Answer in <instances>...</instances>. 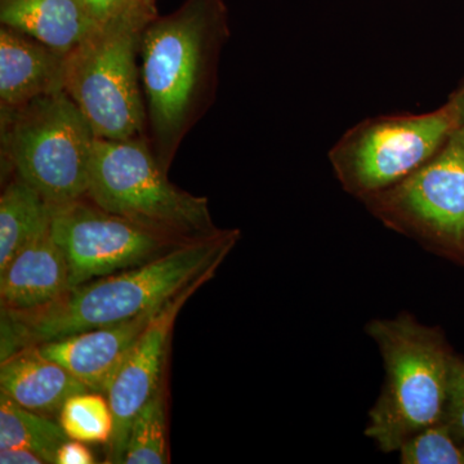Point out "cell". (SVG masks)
<instances>
[{"mask_svg":"<svg viewBox=\"0 0 464 464\" xmlns=\"http://www.w3.org/2000/svg\"><path fill=\"white\" fill-rule=\"evenodd\" d=\"M65 56L11 27H0V112L63 90Z\"/></svg>","mask_w":464,"mask_h":464,"instance_id":"7c38bea8","label":"cell"},{"mask_svg":"<svg viewBox=\"0 0 464 464\" xmlns=\"http://www.w3.org/2000/svg\"><path fill=\"white\" fill-rule=\"evenodd\" d=\"M124 464L169 463L164 386L139 411L130 426Z\"/></svg>","mask_w":464,"mask_h":464,"instance_id":"ac0fdd59","label":"cell"},{"mask_svg":"<svg viewBox=\"0 0 464 464\" xmlns=\"http://www.w3.org/2000/svg\"><path fill=\"white\" fill-rule=\"evenodd\" d=\"M450 99L456 102L458 110H459L460 119H462V124L464 125V82L457 92L451 94Z\"/></svg>","mask_w":464,"mask_h":464,"instance_id":"d4e9b609","label":"cell"},{"mask_svg":"<svg viewBox=\"0 0 464 464\" xmlns=\"http://www.w3.org/2000/svg\"><path fill=\"white\" fill-rule=\"evenodd\" d=\"M462 445H463V450H464V444H462Z\"/></svg>","mask_w":464,"mask_h":464,"instance_id":"484cf974","label":"cell"},{"mask_svg":"<svg viewBox=\"0 0 464 464\" xmlns=\"http://www.w3.org/2000/svg\"><path fill=\"white\" fill-rule=\"evenodd\" d=\"M366 333L380 350L386 378L365 435L383 453H395L415 433L444 420L454 353L439 328L411 314L372 320Z\"/></svg>","mask_w":464,"mask_h":464,"instance_id":"3957f363","label":"cell"},{"mask_svg":"<svg viewBox=\"0 0 464 464\" xmlns=\"http://www.w3.org/2000/svg\"><path fill=\"white\" fill-rule=\"evenodd\" d=\"M228 38L224 0H185L143 33L140 72L146 136L168 173L183 140L215 102Z\"/></svg>","mask_w":464,"mask_h":464,"instance_id":"7a4b0ae2","label":"cell"},{"mask_svg":"<svg viewBox=\"0 0 464 464\" xmlns=\"http://www.w3.org/2000/svg\"><path fill=\"white\" fill-rule=\"evenodd\" d=\"M96 457L90 448L79 440L67 439L57 451L56 464H93Z\"/></svg>","mask_w":464,"mask_h":464,"instance_id":"603a6c76","label":"cell"},{"mask_svg":"<svg viewBox=\"0 0 464 464\" xmlns=\"http://www.w3.org/2000/svg\"><path fill=\"white\" fill-rule=\"evenodd\" d=\"M2 464H45L38 454L25 448H0Z\"/></svg>","mask_w":464,"mask_h":464,"instance_id":"cb8c5ba5","label":"cell"},{"mask_svg":"<svg viewBox=\"0 0 464 464\" xmlns=\"http://www.w3.org/2000/svg\"><path fill=\"white\" fill-rule=\"evenodd\" d=\"M85 11L96 26L125 20L154 21L159 16L155 0H83Z\"/></svg>","mask_w":464,"mask_h":464,"instance_id":"44dd1931","label":"cell"},{"mask_svg":"<svg viewBox=\"0 0 464 464\" xmlns=\"http://www.w3.org/2000/svg\"><path fill=\"white\" fill-rule=\"evenodd\" d=\"M52 208V235L69 266V288L137 267L188 243L110 213L87 198Z\"/></svg>","mask_w":464,"mask_h":464,"instance_id":"9c48e42d","label":"cell"},{"mask_svg":"<svg viewBox=\"0 0 464 464\" xmlns=\"http://www.w3.org/2000/svg\"><path fill=\"white\" fill-rule=\"evenodd\" d=\"M69 286V266L50 226L0 271V304L5 310H29L48 304Z\"/></svg>","mask_w":464,"mask_h":464,"instance_id":"4fadbf2b","label":"cell"},{"mask_svg":"<svg viewBox=\"0 0 464 464\" xmlns=\"http://www.w3.org/2000/svg\"><path fill=\"white\" fill-rule=\"evenodd\" d=\"M0 23L63 56L96 27L83 0H0Z\"/></svg>","mask_w":464,"mask_h":464,"instance_id":"9a60e30c","label":"cell"},{"mask_svg":"<svg viewBox=\"0 0 464 464\" xmlns=\"http://www.w3.org/2000/svg\"><path fill=\"white\" fill-rule=\"evenodd\" d=\"M69 439L50 417L27 411L0 392V448H25L56 464L58 449Z\"/></svg>","mask_w":464,"mask_h":464,"instance_id":"e0dca14e","label":"cell"},{"mask_svg":"<svg viewBox=\"0 0 464 464\" xmlns=\"http://www.w3.org/2000/svg\"><path fill=\"white\" fill-rule=\"evenodd\" d=\"M240 237L237 228H221L137 267L72 286L42 306L2 308V360L23 348L154 313L194 284L212 280Z\"/></svg>","mask_w":464,"mask_h":464,"instance_id":"6da1fadb","label":"cell"},{"mask_svg":"<svg viewBox=\"0 0 464 464\" xmlns=\"http://www.w3.org/2000/svg\"><path fill=\"white\" fill-rule=\"evenodd\" d=\"M362 203L391 230L464 264V125L426 164Z\"/></svg>","mask_w":464,"mask_h":464,"instance_id":"ba28073f","label":"cell"},{"mask_svg":"<svg viewBox=\"0 0 464 464\" xmlns=\"http://www.w3.org/2000/svg\"><path fill=\"white\" fill-rule=\"evenodd\" d=\"M58 422L67 438L94 444H109L114 430L111 408L103 393H76L61 409Z\"/></svg>","mask_w":464,"mask_h":464,"instance_id":"d6986e66","label":"cell"},{"mask_svg":"<svg viewBox=\"0 0 464 464\" xmlns=\"http://www.w3.org/2000/svg\"><path fill=\"white\" fill-rule=\"evenodd\" d=\"M87 199L97 207L181 241L216 234L207 198L177 188L148 137L94 141Z\"/></svg>","mask_w":464,"mask_h":464,"instance_id":"277c9868","label":"cell"},{"mask_svg":"<svg viewBox=\"0 0 464 464\" xmlns=\"http://www.w3.org/2000/svg\"><path fill=\"white\" fill-rule=\"evenodd\" d=\"M159 310L116 325L92 329L34 347L63 365L88 390L106 396L112 378Z\"/></svg>","mask_w":464,"mask_h":464,"instance_id":"8fae6325","label":"cell"},{"mask_svg":"<svg viewBox=\"0 0 464 464\" xmlns=\"http://www.w3.org/2000/svg\"><path fill=\"white\" fill-rule=\"evenodd\" d=\"M203 284H194L183 290L158 311L112 378L106 391L114 420V430L109 442V463H123L134 418L163 386L161 378L177 316L183 304Z\"/></svg>","mask_w":464,"mask_h":464,"instance_id":"30bf717a","label":"cell"},{"mask_svg":"<svg viewBox=\"0 0 464 464\" xmlns=\"http://www.w3.org/2000/svg\"><path fill=\"white\" fill-rule=\"evenodd\" d=\"M454 438L464 444V359L454 355L451 359L447 409L442 420Z\"/></svg>","mask_w":464,"mask_h":464,"instance_id":"7402d4cb","label":"cell"},{"mask_svg":"<svg viewBox=\"0 0 464 464\" xmlns=\"http://www.w3.org/2000/svg\"><path fill=\"white\" fill-rule=\"evenodd\" d=\"M52 208L29 183L12 174L0 197V271L52 224Z\"/></svg>","mask_w":464,"mask_h":464,"instance_id":"2e32d148","label":"cell"},{"mask_svg":"<svg viewBox=\"0 0 464 464\" xmlns=\"http://www.w3.org/2000/svg\"><path fill=\"white\" fill-rule=\"evenodd\" d=\"M402 464H464L463 445L444 422L432 424L399 449Z\"/></svg>","mask_w":464,"mask_h":464,"instance_id":"ffe728a7","label":"cell"},{"mask_svg":"<svg viewBox=\"0 0 464 464\" xmlns=\"http://www.w3.org/2000/svg\"><path fill=\"white\" fill-rule=\"evenodd\" d=\"M462 124L456 102L423 114L382 115L353 125L329 151L343 190L362 201L435 157Z\"/></svg>","mask_w":464,"mask_h":464,"instance_id":"52a82bcc","label":"cell"},{"mask_svg":"<svg viewBox=\"0 0 464 464\" xmlns=\"http://www.w3.org/2000/svg\"><path fill=\"white\" fill-rule=\"evenodd\" d=\"M151 23L125 20L96 26L65 56L63 90L96 139L148 137L139 58Z\"/></svg>","mask_w":464,"mask_h":464,"instance_id":"8992f818","label":"cell"},{"mask_svg":"<svg viewBox=\"0 0 464 464\" xmlns=\"http://www.w3.org/2000/svg\"><path fill=\"white\" fill-rule=\"evenodd\" d=\"M94 141L65 90L0 112L3 163L53 207L87 197Z\"/></svg>","mask_w":464,"mask_h":464,"instance_id":"5b68a950","label":"cell"},{"mask_svg":"<svg viewBox=\"0 0 464 464\" xmlns=\"http://www.w3.org/2000/svg\"><path fill=\"white\" fill-rule=\"evenodd\" d=\"M85 391L90 390L36 347L23 348L0 362V392L45 417H58L67 400Z\"/></svg>","mask_w":464,"mask_h":464,"instance_id":"5bb4252c","label":"cell"}]
</instances>
